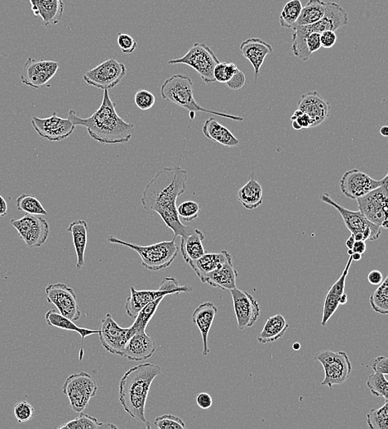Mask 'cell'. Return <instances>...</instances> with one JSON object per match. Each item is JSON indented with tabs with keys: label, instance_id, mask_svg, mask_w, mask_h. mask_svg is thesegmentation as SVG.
Listing matches in <instances>:
<instances>
[{
	"label": "cell",
	"instance_id": "cell-1",
	"mask_svg": "<svg viewBox=\"0 0 388 429\" xmlns=\"http://www.w3.org/2000/svg\"><path fill=\"white\" fill-rule=\"evenodd\" d=\"M177 166L164 168L156 173L142 192L141 203L148 212H157L165 224L173 231L174 237H181V244L195 229L186 226L178 216L177 201L186 190L188 172Z\"/></svg>",
	"mask_w": 388,
	"mask_h": 429
},
{
	"label": "cell",
	"instance_id": "cell-2",
	"mask_svg": "<svg viewBox=\"0 0 388 429\" xmlns=\"http://www.w3.org/2000/svg\"><path fill=\"white\" fill-rule=\"evenodd\" d=\"M108 91H104L101 104L90 118H82L70 110L68 118L75 127H86L92 139L106 145L126 144L135 132V125L120 118Z\"/></svg>",
	"mask_w": 388,
	"mask_h": 429
},
{
	"label": "cell",
	"instance_id": "cell-3",
	"mask_svg": "<svg viewBox=\"0 0 388 429\" xmlns=\"http://www.w3.org/2000/svg\"><path fill=\"white\" fill-rule=\"evenodd\" d=\"M162 374V369L153 364H140L129 369L119 382V402L126 412L138 422L151 428L145 416L146 404L151 383Z\"/></svg>",
	"mask_w": 388,
	"mask_h": 429
},
{
	"label": "cell",
	"instance_id": "cell-4",
	"mask_svg": "<svg viewBox=\"0 0 388 429\" xmlns=\"http://www.w3.org/2000/svg\"><path fill=\"white\" fill-rule=\"evenodd\" d=\"M349 24V15L345 8L334 2H327L324 15L314 24L295 26L293 29L292 51L293 55L303 61L310 60L311 54L306 46V37L311 33H322L343 28Z\"/></svg>",
	"mask_w": 388,
	"mask_h": 429
},
{
	"label": "cell",
	"instance_id": "cell-5",
	"mask_svg": "<svg viewBox=\"0 0 388 429\" xmlns=\"http://www.w3.org/2000/svg\"><path fill=\"white\" fill-rule=\"evenodd\" d=\"M160 93L164 100L183 107L191 113L203 111V113L233 120L235 122H243L244 120L243 118L238 117V116L218 113V111L204 109L199 105L195 100L193 80L186 75H175L165 80L161 87Z\"/></svg>",
	"mask_w": 388,
	"mask_h": 429
},
{
	"label": "cell",
	"instance_id": "cell-6",
	"mask_svg": "<svg viewBox=\"0 0 388 429\" xmlns=\"http://www.w3.org/2000/svg\"><path fill=\"white\" fill-rule=\"evenodd\" d=\"M177 238L173 237L170 241H163L157 244L140 247L116 238L113 235L108 236L110 243L124 245L135 250L142 259V265L150 271H160L170 267L179 253V248L175 243Z\"/></svg>",
	"mask_w": 388,
	"mask_h": 429
},
{
	"label": "cell",
	"instance_id": "cell-7",
	"mask_svg": "<svg viewBox=\"0 0 388 429\" xmlns=\"http://www.w3.org/2000/svg\"><path fill=\"white\" fill-rule=\"evenodd\" d=\"M193 292V288L190 286H180L178 281L172 276L165 278L161 283L158 290H137L135 288H130V297H128L126 304L127 315L130 318L135 319L142 308L148 304L158 300L161 297H166L169 295H177L180 293H188Z\"/></svg>",
	"mask_w": 388,
	"mask_h": 429
},
{
	"label": "cell",
	"instance_id": "cell-8",
	"mask_svg": "<svg viewBox=\"0 0 388 429\" xmlns=\"http://www.w3.org/2000/svg\"><path fill=\"white\" fill-rule=\"evenodd\" d=\"M220 63L216 54L204 43H195L193 47L179 59L167 62L168 65H186L197 72L206 84L216 82L214 69Z\"/></svg>",
	"mask_w": 388,
	"mask_h": 429
},
{
	"label": "cell",
	"instance_id": "cell-9",
	"mask_svg": "<svg viewBox=\"0 0 388 429\" xmlns=\"http://www.w3.org/2000/svg\"><path fill=\"white\" fill-rule=\"evenodd\" d=\"M321 201L336 208L341 214L347 229L351 232L352 235H354L355 241H375L381 236V227L370 222L359 211H350L341 207V205L334 202L331 196L327 194L321 196Z\"/></svg>",
	"mask_w": 388,
	"mask_h": 429
},
{
	"label": "cell",
	"instance_id": "cell-10",
	"mask_svg": "<svg viewBox=\"0 0 388 429\" xmlns=\"http://www.w3.org/2000/svg\"><path fill=\"white\" fill-rule=\"evenodd\" d=\"M97 390L96 380L84 372L70 375L66 378L62 388L75 413L83 412L89 402L96 396Z\"/></svg>",
	"mask_w": 388,
	"mask_h": 429
},
{
	"label": "cell",
	"instance_id": "cell-11",
	"mask_svg": "<svg viewBox=\"0 0 388 429\" xmlns=\"http://www.w3.org/2000/svg\"><path fill=\"white\" fill-rule=\"evenodd\" d=\"M315 359L322 364L324 379L321 386L333 388L345 383L352 372L351 361L345 352L323 350L318 352Z\"/></svg>",
	"mask_w": 388,
	"mask_h": 429
},
{
	"label": "cell",
	"instance_id": "cell-12",
	"mask_svg": "<svg viewBox=\"0 0 388 429\" xmlns=\"http://www.w3.org/2000/svg\"><path fill=\"white\" fill-rule=\"evenodd\" d=\"M359 212L383 229L388 227V182L357 199Z\"/></svg>",
	"mask_w": 388,
	"mask_h": 429
},
{
	"label": "cell",
	"instance_id": "cell-13",
	"mask_svg": "<svg viewBox=\"0 0 388 429\" xmlns=\"http://www.w3.org/2000/svg\"><path fill=\"white\" fill-rule=\"evenodd\" d=\"M127 74L126 65L111 58L88 70L83 75L84 81L97 88L109 91L122 81Z\"/></svg>",
	"mask_w": 388,
	"mask_h": 429
},
{
	"label": "cell",
	"instance_id": "cell-14",
	"mask_svg": "<svg viewBox=\"0 0 388 429\" xmlns=\"http://www.w3.org/2000/svg\"><path fill=\"white\" fill-rule=\"evenodd\" d=\"M10 224L29 248L43 247L50 234V226L45 219L34 214H26L17 220H11Z\"/></svg>",
	"mask_w": 388,
	"mask_h": 429
},
{
	"label": "cell",
	"instance_id": "cell-15",
	"mask_svg": "<svg viewBox=\"0 0 388 429\" xmlns=\"http://www.w3.org/2000/svg\"><path fill=\"white\" fill-rule=\"evenodd\" d=\"M387 182H388L387 174L382 180H376L358 169H351L343 173L340 181V187L342 194L347 198L357 200Z\"/></svg>",
	"mask_w": 388,
	"mask_h": 429
},
{
	"label": "cell",
	"instance_id": "cell-16",
	"mask_svg": "<svg viewBox=\"0 0 388 429\" xmlns=\"http://www.w3.org/2000/svg\"><path fill=\"white\" fill-rule=\"evenodd\" d=\"M59 63L53 61L35 60L29 58L22 70L21 82L27 86L38 89L46 86L54 77Z\"/></svg>",
	"mask_w": 388,
	"mask_h": 429
},
{
	"label": "cell",
	"instance_id": "cell-17",
	"mask_svg": "<svg viewBox=\"0 0 388 429\" xmlns=\"http://www.w3.org/2000/svg\"><path fill=\"white\" fill-rule=\"evenodd\" d=\"M45 292L47 302L53 304L61 315L74 322L80 320L82 313L79 309L77 295L73 288L64 283L50 284Z\"/></svg>",
	"mask_w": 388,
	"mask_h": 429
},
{
	"label": "cell",
	"instance_id": "cell-18",
	"mask_svg": "<svg viewBox=\"0 0 388 429\" xmlns=\"http://www.w3.org/2000/svg\"><path fill=\"white\" fill-rule=\"evenodd\" d=\"M31 124L40 136L49 141L68 139L75 129V125L69 118L58 117L56 111L51 117L46 118L33 117Z\"/></svg>",
	"mask_w": 388,
	"mask_h": 429
},
{
	"label": "cell",
	"instance_id": "cell-19",
	"mask_svg": "<svg viewBox=\"0 0 388 429\" xmlns=\"http://www.w3.org/2000/svg\"><path fill=\"white\" fill-rule=\"evenodd\" d=\"M100 341L102 346L110 354L124 356V348L130 338L129 328H122L116 323L110 314H107L101 321Z\"/></svg>",
	"mask_w": 388,
	"mask_h": 429
},
{
	"label": "cell",
	"instance_id": "cell-20",
	"mask_svg": "<svg viewBox=\"0 0 388 429\" xmlns=\"http://www.w3.org/2000/svg\"><path fill=\"white\" fill-rule=\"evenodd\" d=\"M238 328L244 330L252 327L260 316V307L251 294L237 288L230 290Z\"/></svg>",
	"mask_w": 388,
	"mask_h": 429
},
{
	"label": "cell",
	"instance_id": "cell-21",
	"mask_svg": "<svg viewBox=\"0 0 388 429\" xmlns=\"http://www.w3.org/2000/svg\"><path fill=\"white\" fill-rule=\"evenodd\" d=\"M298 109L308 116L311 127L319 126L331 116V105L316 91L303 95L298 102Z\"/></svg>",
	"mask_w": 388,
	"mask_h": 429
},
{
	"label": "cell",
	"instance_id": "cell-22",
	"mask_svg": "<svg viewBox=\"0 0 388 429\" xmlns=\"http://www.w3.org/2000/svg\"><path fill=\"white\" fill-rule=\"evenodd\" d=\"M240 52L252 64L256 81L266 57L274 52L273 47L260 38H249L241 43Z\"/></svg>",
	"mask_w": 388,
	"mask_h": 429
},
{
	"label": "cell",
	"instance_id": "cell-23",
	"mask_svg": "<svg viewBox=\"0 0 388 429\" xmlns=\"http://www.w3.org/2000/svg\"><path fill=\"white\" fill-rule=\"evenodd\" d=\"M157 350L154 339L146 332H138L128 339L124 356L129 361H145L153 357Z\"/></svg>",
	"mask_w": 388,
	"mask_h": 429
},
{
	"label": "cell",
	"instance_id": "cell-24",
	"mask_svg": "<svg viewBox=\"0 0 388 429\" xmlns=\"http://www.w3.org/2000/svg\"><path fill=\"white\" fill-rule=\"evenodd\" d=\"M34 16L41 17L43 26L52 28L59 24L64 16V0H29Z\"/></svg>",
	"mask_w": 388,
	"mask_h": 429
},
{
	"label": "cell",
	"instance_id": "cell-25",
	"mask_svg": "<svg viewBox=\"0 0 388 429\" xmlns=\"http://www.w3.org/2000/svg\"><path fill=\"white\" fill-rule=\"evenodd\" d=\"M238 276L239 274L234 268L233 258H232L216 268V270L204 275L200 281L203 283H207L212 288L230 290L237 288L236 287V279Z\"/></svg>",
	"mask_w": 388,
	"mask_h": 429
},
{
	"label": "cell",
	"instance_id": "cell-26",
	"mask_svg": "<svg viewBox=\"0 0 388 429\" xmlns=\"http://www.w3.org/2000/svg\"><path fill=\"white\" fill-rule=\"evenodd\" d=\"M352 258H349L347 262L345 270L343 271L341 278L329 289V292L325 297L322 320H321V325L327 326L328 321L331 320L332 315L336 313L338 306H340V299L343 293H345V281L348 274H349L350 268L352 265Z\"/></svg>",
	"mask_w": 388,
	"mask_h": 429
},
{
	"label": "cell",
	"instance_id": "cell-27",
	"mask_svg": "<svg viewBox=\"0 0 388 429\" xmlns=\"http://www.w3.org/2000/svg\"><path fill=\"white\" fill-rule=\"evenodd\" d=\"M217 312L218 308L215 304L208 302L202 304V305L196 308L193 314V323L197 326L200 334H202L203 341L202 354L204 356H207L209 354L208 346L209 333Z\"/></svg>",
	"mask_w": 388,
	"mask_h": 429
},
{
	"label": "cell",
	"instance_id": "cell-28",
	"mask_svg": "<svg viewBox=\"0 0 388 429\" xmlns=\"http://www.w3.org/2000/svg\"><path fill=\"white\" fill-rule=\"evenodd\" d=\"M45 320L47 324L49 326H52V327L77 332L82 337V348H80L79 356L80 361L83 359L84 356V339L87 336H90V335L95 334H99L100 333V330L78 327V326L74 323V321L66 318V317L61 315L60 313H57L55 310L48 311L45 315Z\"/></svg>",
	"mask_w": 388,
	"mask_h": 429
},
{
	"label": "cell",
	"instance_id": "cell-29",
	"mask_svg": "<svg viewBox=\"0 0 388 429\" xmlns=\"http://www.w3.org/2000/svg\"><path fill=\"white\" fill-rule=\"evenodd\" d=\"M204 136L208 139L218 143L225 147H235L239 145V141L228 128L218 122L215 118H209L202 127Z\"/></svg>",
	"mask_w": 388,
	"mask_h": 429
},
{
	"label": "cell",
	"instance_id": "cell-30",
	"mask_svg": "<svg viewBox=\"0 0 388 429\" xmlns=\"http://www.w3.org/2000/svg\"><path fill=\"white\" fill-rule=\"evenodd\" d=\"M230 258H232L231 254L226 251V250H223L221 253H206L203 256L196 259V260L190 262L188 265L193 267L200 280H202L204 275L216 270V268L226 261H228Z\"/></svg>",
	"mask_w": 388,
	"mask_h": 429
},
{
	"label": "cell",
	"instance_id": "cell-31",
	"mask_svg": "<svg viewBox=\"0 0 388 429\" xmlns=\"http://www.w3.org/2000/svg\"><path fill=\"white\" fill-rule=\"evenodd\" d=\"M68 231L73 235V244L77 253V270L84 265V253H86L88 242V225L86 221L77 220L71 222Z\"/></svg>",
	"mask_w": 388,
	"mask_h": 429
},
{
	"label": "cell",
	"instance_id": "cell-32",
	"mask_svg": "<svg viewBox=\"0 0 388 429\" xmlns=\"http://www.w3.org/2000/svg\"><path fill=\"white\" fill-rule=\"evenodd\" d=\"M289 325L282 315H276L267 319L264 327L258 335V341L262 344L273 343L284 336Z\"/></svg>",
	"mask_w": 388,
	"mask_h": 429
},
{
	"label": "cell",
	"instance_id": "cell-33",
	"mask_svg": "<svg viewBox=\"0 0 388 429\" xmlns=\"http://www.w3.org/2000/svg\"><path fill=\"white\" fill-rule=\"evenodd\" d=\"M237 198L248 210L260 208L262 204V189L255 178H251L248 182L241 187L237 193Z\"/></svg>",
	"mask_w": 388,
	"mask_h": 429
},
{
	"label": "cell",
	"instance_id": "cell-34",
	"mask_svg": "<svg viewBox=\"0 0 388 429\" xmlns=\"http://www.w3.org/2000/svg\"><path fill=\"white\" fill-rule=\"evenodd\" d=\"M204 235L202 231L195 229L181 244V253L186 263L196 260L206 254L203 247Z\"/></svg>",
	"mask_w": 388,
	"mask_h": 429
},
{
	"label": "cell",
	"instance_id": "cell-35",
	"mask_svg": "<svg viewBox=\"0 0 388 429\" xmlns=\"http://www.w3.org/2000/svg\"><path fill=\"white\" fill-rule=\"evenodd\" d=\"M325 10H327V2L323 0H309L306 6L302 7L301 15L299 16L295 26L315 24L322 19Z\"/></svg>",
	"mask_w": 388,
	"mask_h": 429
},
{
	"label": "cell",
	"instance_id": "cell-36",
	"mask_svg": "<svg viewBox=\"0 0 388 429\" xmlns=\"http://www.w3.org/2000/svg\"><path fill=\"white\" fill-rule=\"evenodd\" d=\"M164 298L165 297L158 298V300L148 304V305L145 306L138 312V314L135 318V322H133V324L129 327V333H130L131 337L136 333L146 332L147 326L149 325L151 319L154 318L161 302H163Z\"/></svg>",
	"mask_w": 388,
	"mask_h": 429
},
{
	"label": "cell",
	"instance_id": "cell-37",
	"mask_svg": "<svg viewBox=\"0 0 388 429\" xmlns=\"http://www.w3.org/2000/svg\"><path fill=\"white\" fill-rule=\"evenodd\" d=\"M80 416L75 418L68 423H66L64 426H60L58 429H114L117 428V426L112 423H104L98 421L95 417L90 415L80 413Z\"/></svg>",
	"mask_w": 388,
	"mask_h": 429
},
{
	"label": "cell",
	"instance_id": "cell-38",
	"mask_svg": "<svg viewBox=\"0 0 388 429\" xmlns=\"http://www.w3.org/2000/svg\"><path fill=\"white\" fill-rule=\"evenodd\" d=\"M302 3L301 0H290L285 4L279 17L282 28L293 29L301 15Z\"/></svg>",
	"mask_w": 388,
	"mask_h": 429
},
{
	"label": "cell",
	"instance_id": "cell-39",
	"mask_svg": "<svg viewBox=\"0 0 388 429\" xmlns=\"http://www.w3.org/2000/svg\"><path fill=\"white\" fill-rule=\"evenodd\" d=\"M16 208L19 211L34 216H47V212L43 208L36 196L24 194L19 196L16 201Z\"/></svg>",
	"mask_w": 388,
	"mask_h": 429
},
{
	"label": "cell",
	"instance_id": "cell-40",
	"mask_svg": "<svg viewBox=\"0 0 388 429\" xmlns=\"http://www.w3.org/2000/svg\"><path fill=\"white\" fill-rule=\"evenodd\" d=\"M373 310L381 315L388 314V276L370 297Z\"/></svg>",
	"mask_w": 388,
	"mask_h": 429
},
{
	"label": "cell",
	"instance_id": "cell-41",
	"mask_svg": "<svg viewBox=\"0 0 388 429\" xmlns=\"http://www.w3.org/2000/svg\"><path fill=\"white\" fill-rule=\"evenodd\" d=\"M367 423L371 429H388V401L379 409H373L367 414Z\"/></svg>",
	"mask_w": 388,
	"mask_h": 429
},
{
	"label": "cell",
	"instance_id": "cell-42",
	"mask_svg": "<svg viewBox=\"0 0 388 429\" xmlns=\"http://www.w3.org/2000/svg\"><path fill=\"white\" fill-rule=\"evenodd\" d=\"M367 387L373 396L383 397L388 400V382L386 375L377 373L370 375Z\"/></svg>",
	"mask_w": 388,
	"mask_h": 429
},
{
	"label": "cell",
	"instance_id": "cell-43",
	"mask_svg": "<svg viewBox=\"0 0 388 429\" xmlns=\"http://www.w3.org/2000/svg\"><path fill=\"white\" fill-rule=\"evenodd\" d=\"M239 70L232 62H220L214 69V78L218 83L226 84Z\"/></svg>",
	"mask_w": 388,
	"mask_h": 429
},
{
	"label": "cell",
	"instance_id": "cell-44",
	"mask_svg": "<svg viewBox=\"0 0 388 429\" xmlns=\"http://www.w3.org/2000/svg\"><path fill=\"white\" fill-rule=\"evenodd\" d=\"M200 205L193 201H186L177 207V213L181 220L191 222L195 221L199 217Z\"/></svg>",
	"mask_w": 388,
	"mask_h": 429
},
{
	"label": "cell",
	"instance_id": "cell-45",
	"mask_svg": "<svg viewBox=\"0 0 388 429\" xmlns=\"http://www.w3.org/2000/svg\"><path fill=\"white\" fill-rule=\"evenodd\" d=\"M154 424L160 429H185L183 420L172 414H163L155 419Z\"/></svg>",
	"mask_w": 388,
	"mask_h": 429
},
{
	"label": "cell",
	"instance_id": "cell-46",
	"mask_svg": "<svg viewBox=\"0 0 388 429\" xmlns=\"http://www.w3.org/2000/svg\"><path fill=\"white\" fill-rule=\"evenodd\" d=\"M34 408L32 405L27 401H20L13 408L15 418L20 423L30 421L34 417Z\"/></svg>",
	"mask_w": 388,
	"mask_h": 429
},
{
	"label": "cell",
	"instance_id": "cell-47",
	"mask_svg": "<svg viewBox=\"0 0 388 429\" xmlns=\"http://www.w3.org/2000/svg\"><path fill=\"white\" fill-rule=\"evenodd\" d=\"M156 98L153 93L146 89L138 91L135 95V102L138 109L142 111L149 110L155 104Z\"/></svg>",
	"mask_w": 388,
	"mask_h": 429
},
{
	"label": "cell",
	"instance_id": "cell-48",
	"mask_svg": "<svg viewBox=\"0 0 388 429\" xmlns=\"http://www.w3.org/2000/svg\"><path fill=\"white\" fill-rule=\"evenodd\" d=\"M117 42L120 50L124 54H128V55L135 52L137 47V43L135 38L127 33H119Z\"/></svg>",
	"mask_w": 388,
	"mask_h": 429
},
{
	"label": "cell",
	"instance_id": "cell-49",
	"mask_svg": "<svg viewBox=\"0 0 388 429\" xmlns=\"http://www.w3.org/2000/svg\"><path fill=\"white\" fill-rule=\"evenodd\" d=\"M245 83H246V77L243 71L239 70L225 84L231 91H238L244 86Z\"/></svg>",
	"mask_w": 388,
	"mask_h": 429
},
{
	"label": "cell",
	"instance_id": "cell-50",
	"mask_svg": "<svg viewBox=\"0 0 388 429\" xmlns=\"http://www.w3.org/2000/svg\"><path fill=\"white\" fill-rule=\"evenodd\" d=\"M371 366L374 373L388 374V359L385 356L376 357L371 361Z\"/></svg>",
	"mask_w": 388,
	"mask_h": 429
},
{
	"label": "cell",
	"instance_id": "cell-51",
	"mask_svg": "<svg viewBox=\"0 0 388 429\" xmlns=\"http://www.w3.org/2000/svg\"><path fill=\"white\" fill-rule=\"evenodd\" d=\"M337 42V35L333 31H325L320 33L321 47L325 49L332 48Z\"/></svg>",
	"mask_w": 388,
	"mask_h": 429
},
{
	"label": "cell",
	"instance_id": "cell-52",
	"mask_svg": "<svg viewBox=\"0 0 388 429\" xmlns=\"http://www.w3.org/2000/svg\"><path fill=\"white\" fill-rule=\"evenodd\" d=\"M306 42L307 48H308V50L311 55L312 54L318 52L321 48L320 33H309L308 35H307Z\"/></svg>",
	"mask_w": 388,
	"mask_h": 429
},
{
	"label": "cell",
	"instance_id": "cell-53",
	"mask_svg": "<svg viewBox=\"0 0 388 429\" xmlns=\"http://www.w3.org/2000/svg\"><path fill=\"white\" fill-rule=\"evenodd\" d=\"M296 120V122L300 125L301 127L303 128H311V120L306 114L303 113L300 109L296 110L294 111V114L292 117V120Z\"/></svg>",
	"mask_w": 388,
	"mask_h": 429
},
{
	"label": "cell",
	"instance_id": "cell-54",
	"mask_svg": "<svg viewBox=\"0 0 388 429\" xmlns=\"http://www.w3.org/2000/svg\"><path fill=\"white\" fill-rule=\"evenodd\" d=\"M196 403L202 410H209L213 405L212 397L207 393H200L196 398Z\"/></svg>",
	"mask_w": 388,
	"mask_h": 429
},
{
	"label": "cell",
	"instance_id": "cell-55",
	"mask_svg": "<svg viewBox=\"0 0 388 429\" xmlns=\"http://www.w3.org/2000/svg\"><path fill=\"white\" fill-rule=\"evenodd\" d=\"M368 283L373 286L380 285L383 281V276L380 271L373 270L368 275Z\"/></svg>",
	"mask_w": 388,
	"mask_h": 429
},
{
	"label": "cell",
	"instance_id": "cell-56",
	"mask_svg": "<svg viewBox=\"0 0 388 429\" xmlns=\"http://www.w3.org/2000/svg\"><path fill=\"white\" fill-rule=\"evenodd\" d=\"M354 253H359L361 254H364L366 251V243L365 241L359 240L355 241L353 249Z\"/></svg>",
	"mask_w": 388,
	"mask_h": 429
},
{
	"label": "cell",
	"instance_id": "cell-57",
	"mask_svg": "<svg viewBox=\"0 0 388 429\" xmlns=\"http://www.w3.org/2000/svg\"><path fill=\"white\" fill-rule=\"evenodd\" d=\"M8 214V204L6 199L0 195V217H6Z\"/></svg>",
	"mask_w": 388,
	"mask_h": 429
},
{
	"label": "cell",
	"instance_id": "cell-58",
	"mask_svg": "<svg viewBox=\"0 0 388 429\" xmlns=\"http://www.w3.org/2000/svg\"><path fill=\"white\" fill-rule=\"evenodd\" d=\"M355 243V239L354 235L351 234V236L346 241V247L348 249H353L354 244Z\"/></svg>",
	"mask_w": 388,
	"mask_h": 429
},
{
	"label": "cell",
	"instance_id": "cell-59",
	"mask_svg": "<svg viewBox=\"0 0 388 429\" xmlns=\"http://www.w3.org/2000/svg\"><path fill=\"white\" fill-rule=\"evenodd\" d=\"M350 257L352 258V260L358 262L360 261L361 259H362L363 254L359 253H354Z\"/></svg>",
	"mask_w": 388,
	"mask_h": 429
},
{
	"label": "cell",
	"instance_id": "cell-60",
	"mask_svg": "<svg viewBox=\"0 0 388 429\" xmlns=\"http://www.w3.org/2000/svg\"><path fill=\"white\" fill-rule=\"evenodd\" d=\"M348 302L347 295L343 293L340 299V305H345Z\"/></svg>",
	"mask_w": 388,
	"mask_h": 429
},
{
	"label": "cell",
	"instance_id": "cell-61",
	"mask_svg": "<svg viewBox=\"0 0 388 429\" xmlns=\"http://www.w3.org/2000/svg\"><path fill=\"white\" fill-rule=\"evenodd\" d=\"M381 135L383 136H388V127L387 126L382 127L380 129Z\"/></svg>",
	"mask_w": 388,
	"mask_h": 429
},
{
	"label": "cell",
	"instance_id": "cell-62",
	"mask_svg": "<svg viewBox=\"0 0 388 429\" xmlns=\"http://www.w3.org/2000/svg\"><path fill=\"white\" fill-rule=\"evenodd\" d=\"M292 127L293 129H295L296 131H300V130H301L302 128L301 127L300 125H299L296 120H292Z\"/></svg>",
	"mask_w": 388,
	"mask_h": 429
},
{
	"label": "cell",
	"instance_id": "cell-63",
	"mask_svg": "<svg viewBox=\"0 0 388 429\" xmlns=\"http://www.w3.org/2000/svg\"><path fill=\"white\" fill-rule=\"evenodd\" d=\"M292 348L294 350H297V351L300 350L301 344L299 343H294Z\"/></svg>",
	"mask_w": 388,
	"mask_h": 429
},
{
	"label": "cell",
	"instance_id": "cell-64",
	"mask_svg": "<svg viewBox=\"0 0 388 429\" xmlns=\"http://www.w3.org/2000/svg\"><path fill=\"white\" fill-rule=\"evenodd\" d=\"M347 253H348V254H349L350 256H351L352 254H354V251L352 249H348V252Z\"/></svg>",
	"mask_w": 388,
	"mask_h": 429
}]
</instances>
